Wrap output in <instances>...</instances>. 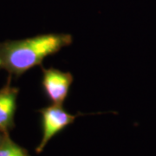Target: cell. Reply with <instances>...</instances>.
<instances>
[{
  "label": "cell",
  "mask_w": 156,
  "mask_h": 156,
  "mask_svg": "<svg viewBox=\"0 0 156 156\" xmlns=\"http://www.w3.org/2000/svg\"><path fill=\"white\" fill-rule=\"evenodd\" d=\"M69 34L50 33L0 44V70L19 76L71 44Z\"/></svg>",
  "instance_id": "cell-1"
},
{
  "label": "cell",
  "mask_w": 156,
  "mask_h": 156,
  "mask_svg": "<svg viewBox=\"0 0 156 156\" xmlns=\"http://www.w3.org/2000/svg\"><path fill=\"white\" fill-rule=\"evenodd\" d=\"M42 117L43 137L37 147V152L41 153L55 135L72 124L77 115L66 111L62 105L52 104L40 110Z\"/></svg>",
  "instance_id": "cell-2"
},
{
  "label": "cell",
  "mask_w": 156,
  "mask_h": 156,
  "mask_svg": "<svg viewBox=\"0 0 156 156\" xmlns=\"http://www.w3.org/2000/svg\"><path fill=\"white\" fill-rule=\"evenodd\" d=\"M73 83V76L55 68L43 69L42 85L47 98L52 104L62 105Z\"/></svg>",
  "instance_id": "cell-3"
},
{
  "label": "cell",
  "mask_w": 156,
  "mask_h": 156,
  "mask_svg": "<svg viewBox=\"0 0 156 156\" xmlns=\"http://www.w3.org/2000/svg\"><path fill=\"white\" fill-rule=\"evenodd\" d=\"M17 91L11 88L0 90V129L11 127L16 109Z\"/></svg>",
  "instance_id": "cell-4"
},
{
  "label": "cell",
  "mask_w": 156,
  "mask_h": 156,
  "mask_svg": "<svg viewBox=\"0 0 156 156\" xmlns=\"http://www.w3.org/2000/svg\"><path fill=\"white\" fill-rule=\"evenodd\" d=\"M0 156H27V154L20 147L8 140L0 144Z\"/></svg>",
  "instance_id": "cell-5"
},
{
  "label": "cell",
  "mask_w": 156,
  "mask_h": 156,
  "mask_svg": "<svg viewBox=\"0 0 156 156\" xmlns=\"http://www.w3.org/2000/svg\"><path fill=\"white\" fill-rule=\"evenodd\" d=\"M0 142H1V137H0Z\"/></svg>",
  "instance_id": "cell-6"
}]
</instances>
